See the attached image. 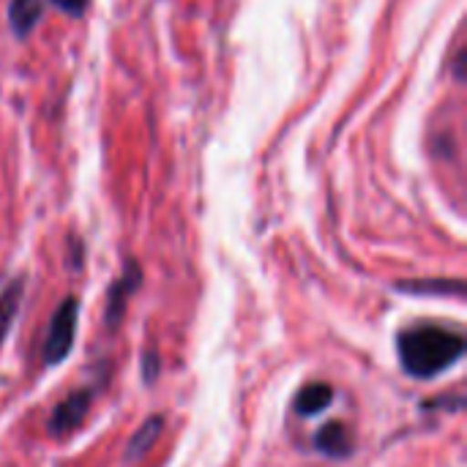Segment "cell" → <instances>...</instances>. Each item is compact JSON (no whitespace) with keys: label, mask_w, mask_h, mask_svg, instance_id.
<instances>
[{"label":"cell","mask_w":467,"mask_h":467,"mask_svg":"<svg viewBox=\"0 0 467 467\" xmlns=\"http://www.w3.org/2000/svg\"><path fill=\"white\" fill-rule=\"evenodd\" d=\"M49 3L57 5L60 11L71 14V16H79L85 11V5H88V0H49Z\"/></svg>","instance_id":"obj_11"},{"label":"cell","mask_w":467,"mask_h":467,"mask_svg":"<svg viewBox=\"0 0 467 467\" xmlns=\"http://www.w3.org/2000/svg\"><path fill=\"white\" fill-rule=\"evenodd\" d=\"M77 298H66L57 312L52 315V323H49V331H47V339H44V361L49 367L60 364L71 348H74V334H77Z\"/></svg>","instance_id":"obj_2"},{"label":"cell","mask_w":467,"mask_h":467,"mask_svg":"<svg viewBox=\"0 0 467 467\" xmlns=\"http://www.w3.org/2000/svg\"><path fill=\"white\" fill-rule=\"evenodd\" d=\"M19 301H22V279H14L3 293H0V345L8 337V328L16 320L19 312Z\"/></svg>","instance_id":"obj_9"},{"label":"cell","mask_w":467,"mask_h":467,"mask_svg":"<svg viewBox=\"0 0 467 467\" xmlns=\"http://www.w3.org/2000/svg\"><path fill=\"white\" fill-rule=\"evenodd\" d=\"M397 290L408 296H462L465 285L462 282H397Z\"/></svg>","instance_id":"obj_10"},{"label":"cell","mask_w":467,"mask_h":467,"mask_svg":"<svg viewBox=\"0 0 467 467\" xmlns=\"http://www.w3.org/2000/svg\"><path fill=\"white\" fill-rule=\"evenodd\" d=\"M90 400H93V394H90L88 389L68 394V397L55 408V413H52V419H49V432H52L55 438H63V435L74 432V430L85 421V416H88V410H90Z\"/></svg>","instance_id":"obj_3"},{"label":"cell","mask_w":467,"mask_h":467,"mask_svg":"<svg viewBox=\"0 0 467 467\" xmlns=\"http://www.w3.org/2000/svg\"><path fill=\"white\" fill-rule=\"evenodd\" d=\"M140 279H142L140 268L129 260V263H126V271H123V276H120V282L109 290V301H107V323H109V326H115V323L120 320V315H123V309H126V301H129V296L137 290Z\"/></svg>","instance_id":"obj_5"},{"label":"cell","mask_w":467,"mask_h":467,"mask_svg":"<svg viewBox=\"0 0 467 467\" xmlns=\"http://www.w3.org/2000/svg\"><path fill=\"white\" fill-rule=\"evenodd\" d=\"M315 446H317V451H323L326 457H334V460L350 457L353 454V432L342 421H328L326 427L317 430Z\"/></svg>","instance_id":"obj_4"},{"label":"cell","mask_w":467,"mask_h":467,"mask_svg":"<svg viewBox=\"0 0 467 467\" xmlns=\"http://www.w3.org/2000/svg\"><path fill=\"white\" fill-rule=\"evenodd\" d=\"M161 432H164V421H161L159 416H150V419L131 435L129 449H126V460H140V457H145V454L156 446V441H159Z\"/></svg>","instance_id":"obj_8"},{"label":"cell","mask_w":467,"mask_h":467,"mask_svg":"<svg viewBox=\"0 0 467 467\" xmlns=\"http://www.w3.org/2000/svg\"><path fill=\"white\" fill-rule=\"evenodd\" d=\"M397 350H400V364L410 378L430 380L451 369L462 358L465 339L438 326H419L400 334Z\"/></svg>","instance_id":"obj_1"},{"label":"cell","mask_w":467,"mask_h":467,"mask_svg":"<svg viewBox=\"0 0 467 467\" xmlns=\"http://www.w3.org/2000/svg\"><path fill=\"white\" fill-rule=\"evenodd\" d=\"M47 0H11L8 3V25L16 33V38H25L33 33V27L38 25L41 14H44Z\"/></svg>","instance_id":"obj_6"},{"label":"cell","mask_w":467,"mask_h":467,"mask_svg":"<svg viewBox=\"0 0 467 467\" xmlns=\"http://www.w3.org/2000/svg\"><path fill=\"white\" fill-rule=\"evenodd\" d=\"M331 402H334L331 386H326V383H309V386H304V389L298 391V397H296V410H298L301 416H317V413H323Z\"/></svg>","instance_id":"obj_7"}]
</instances>
